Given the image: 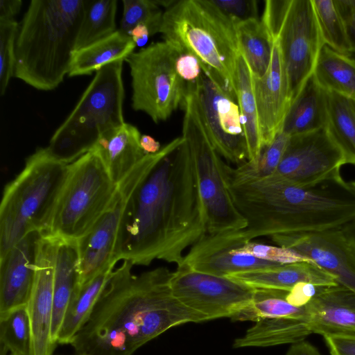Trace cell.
<instances>
[{
	"mask_svg": "<svg viewBox=\"0 0 355 355\" xmlns=\"http://www.w3.org/2000/svg\"><path fill=\"white\" fill-rule=\"evenodd\" d=\"M163 156L162 150L146 155L117 184L125 195L116 250L118 261L148 266L158 259L178 267L186 250L207 234L184 139Z\"/></svg>",
	"mask_w": 355,
	"mask_h": 355,
	"instance_id": "1",
	"label": "cell"
},
{
	"mask_svg": "<svg viewBox=\"0 0 355 355\" xmlns=\"http://www.w3.org/2000/svg\"><path fill=\"white\" fill-rule=\"evenodd\" d=\"M124 260L113 270L86 322L70 345L76 355H132L166 331L202 318L171 288L173 272L158 267L138 275Z\"/></svg>",
	"mask_w": 355,
	"mask_h": 355,
	"instance_id": "2",
	"label": "cell"
},
{
	"mask_svg": "<svg viewBox=\"0 0 355 355\" xmlns=\"http://www.w3.org/2000/svg\"><path fill=\"white\" fill-rule=\"evenodd\" d=\"M227 184L247 223L236 232L245 241L340 229L355 217V191L341 176L301 186L275 173L260 177L231 168Z\"/></svg>",
	"mask_w": 355,
	"mask_h": 355,
	"instance_id": "3",
	"label": "cell"
},
{
	"mask_svg": "<svg viewBox=\"0 0 355 355\" xmlns=\"http://www.w3.org/2000/svg\"><path fill=\"white\" fill-rule=\"evenodd\" d=\"M83 0H32L20 24L14 77L35 89H55L68 75Z\"/></svg>",
	"mask_w": 355,
	"mask_h": 355,
	"instance_id": "4",
	"label": "cell"
},
{
	"mask_svg": "<svg viewBox=\"0 0 355 355\" xmlns=\"http://www.w3.org/2000/svg\"><path fill=\"white\" fill-rule=\"evenodd\" d=\"M164 40L193 54L235 92L240 53L236 24L211 0H180L164 11Z\"/></svg>",
	"mask_w": 355,
	"mask_h": 355,
	"instance_id": "5",
	"label": "cell"
},
{
	"mask_svg": "<svg viewBox=\"0 0 355 355\" xmlns=\"http://www.w3.org/2000/svg\"><path fill=\"white\" fill-rule=\"evenodd\" d=\"M67 165L46 147L38 148L5 187L0 206V257L29 232H47Z\"/></svg>",
	"mask_w": 355,
	"mask_h": 355,
	"instance_id": "6",
	"label": "cell"
},
{
	"mask_svg": "<svg viewBox=\"0 0 355 355\" xmlns=\"http://www.w3.org/2000/svg\"><path fill=\"white\" fill-rule=\"evenodd\" d=\"M123 60L98 70L78 102L55 131L46 147L57 160L69 164L92 150L106 133L124 123Z\"/></svg>",
	"mask_w": 355,
	"mask_h": 355,
	"instance_id": "7",
	"label": "cell"
},
{
	"mask_svg": "<svg viewBox=\"0 0 355 355\" xmlns=\"http://www.w3.org/2000/svg\"><path fill=\"white\" fill-rule=\"evenodd\" d=\"M182 137L187 142L203 208L207 234L244 229L247 223L236 208L227 188L225 162L214 148L200 112L197 85L186 87Z\"/></svg>",
	"mask_w": 355,
	"mask_h": 355,
	"instance_id": "8",
	"label": "cell"
},
{
	"mask_svg": "<svg viewBox=\"0 0 355 355\" xmlns=\"http://www.w3.org/2000/svg\"><path fill=\"white\" fill-rule=\"evenodd\" d=\"M117 185L94 148L67 165L46 234L78 240L112 204Z\"/></svg>",
	"mask_w": 355,
	"mask_h": 355,
	"instance_id": "9",
	"label": "cell"
},
{
	"mask_svg": "<svg viewBox=\"0 0 355 355\" xmlns=\"http://www.w3.org/2000/svg\"><path fill=\"white\" fill-rule=\"evenodd\" d=\"M279 43L291 102L312 76L324 45L312 0H267L261 18Z\"/></svg>",
	"mask_w": 355,
	"mask_h": 355,
	"instance_id": "10",
	"label": "cell"
},
{
	"mask_svg": "<svg viewBox=\"0 0 355 355\" xmlns=\"http://www.w3.org/2000/svg\"><path fill=\"white\" fill-rule=\"evenodd\" d=\"M125 61L132 78V107L156 123L181 106L186 85L175 66V48L164 40L132 53Z\"/></svg>",
	"mask_w": 355,
	"mask_h": 355,
	"instance_id": "11",
	"label": "cell"
},
{
	"mask_svg": "<svg viewBox=\"0 0 355 355\" xmlns=\"http://www.w3.org/2000/svg\"><path fill=\"white\" fill-rule=\"evenodd\" d=\"M197 95L206 130L217 153L237 166L247 162V143L235 92L215 72L202 68Z\"/></svg>",
	"mask_w": 355,
	"mask_h": 355,
	"instance_id": "12",
	"label": "cell"
},
{
	"mask_svg": "<svg viewBox=\"0 0 355 355\" xmlns=\"http://www.w3.org/2000/svg\"><path fill=\"white\" fill-rule=\"evenodd\" d=\"M173 295L202 322L232 318L252 300L255 288L229 277L177 267L171 278Z\"/></svg>",
	"mask_w": 355,
	"mask_h": 355,
	"instance_id": "13",
	"label": "cell"
},
{
	"mask_svg": "<svg viewBox=\"0 0 355 355\" xmlns=\"http://www.w3.org/2000/svg\"><path fill=\"white\" fill-rule=\"evenodd\" d=\"M345 157L326 128L291 137L275 171L301 186H313L338 177Z\"/></svg>",
	"mask_w": 355,
	"mask_h": 355,
	"instance_id": "14",
	"label": "cell"
},
{
	"mask_svg": "<svg viewBox=\"0 0 355 355\" xmlns=\"http://www.w3.org/2000/svg\"><path fill=\"white\" fill-rule=\"evenodd\" d=\"M277 246L312 261L333 276L338 284L355 293V252L340 229L277 234Z\"/></svg>",
	"mask_w": 355,
	"mask_h": 355,
	"instance_id": "15",
	"label": "cell"
},
{
	"mask_svg": "<svg viewBox=\"0 0 355 355\" xmlns=\"http://www.w3.org/2000/svg\"><path fill=\"white\" fill-rule=\"evenodd\" d=\"M58 237L44 234L36 266L35 284L27 305L33 339V355H52L53 276Z\"/></svg>",
	"mask_w": 355,
	"mask_h": 355,
	"instance_id": "16",
	"label": "cell"
},
{
	"mask_svg": "<svg viewBox=\"0 0 355 355\" xmlns=\"http://www.w3.org/2000/svg\"><path fill=\"white\" fill-rule=\"evenodd\" d=\"M44 234L38 230L29 232L0 257V314L28 305Z\"/></svg>",
	"mask_w": 355,
	"mask_h": 355,
	"instance_id": "17",
	"label": "cell"
},
{
	"mask_svg": "<svg viewBox=\"0 0 355 355\" xmlns=\"http://www.w3.org/2000/svg\"><path fill=\"white\" fill-rule=\"evenodd\" d=\"M242 241L234 232L206 234L189 248L182 265L223 277L280 265L239 251Z\"/></svg>",
	"mask_w": 355,
	"mask_h": 355,
	"instance_id": "18",
	"label": "cell"
},
{
	"mask_svg": "<svg viewBox=\"0 0 355 355\" xmlns=\"http://www.w3.org/2000/svg\"><path fill=\"white\" fill-rule=\"evenodd\" d=\"M125 202V193L117 185L109 208L89 231L77 240L80 284L118 262L116 250Z\"/></svg>",
	"mask_w": 355,
	"mask_h": 355,
	"instance_id": "19",
	"label": "cell"
},
{
	"mask_svg": "<svg viewBox=\"0 0 355 355\" xmlns=\"http://www.w3.org/2000/svg\"><path fill=\"white\" fill-rule=\"evenodd\" d=\"M269 34V33H268ZM272 55L266 73L253 77V89L257 103L263 148L269 145L282 125L291 105L284 64L277 40L269 34Z\"/></svg>",
	"mask_w": 355,
	"mask_h": 355,
	"instance_id": "20",
	"label": "cell"
},
{
	"mask_svg": "<svg viewBox=\"0 0 355 355\" xmlns=\"http://www.w3.org/2000/svg\"><path fill=\"white\" fill-rule=\"evenodd\" d=\"M306 306L312 334L355 336V293L349 289L321 287Z\"/></svg>",
	"mask_w": 355,
	"mask_h": 355,
	"instance_id": "21",
	"label": "cell"
},
{
	"mask_svg": "<svg viewBox=\"0 0 355 355\" xmlns=\"http://www.w3.org/2000/svg\"><path fill=\"white\" fill-rule=\"evenodd\" d=\"M228 277L254 288L284 291H290L302 282L318 286L338 284L333 276L308 261L243 272Z\"/></svg>",
	"mask_w": 355,
	"mask_h": 355,
	"instance_id": "22",
	"label": "cell"
},
{
	"mask_svg": "<svg viewBox=\"0 0 355 355\" xmlns=\"http://www.w3.org/2000/svg\"><path fill=\"white\" fill-rule=\"evenodd\" d=\"M141 136L136 126L124 123L104 135L94 148L116 185L146 155L140 144Z\"/></svg>",
	"mask_w": 355,
	"mask_h": 355,
	"instance_id": "23",
	"label": "cell"
},
{
	"mask_svg": "<svg viewBox=\"0 0 355 355\" xmlns=\"http://www.w3.org/2000/svg\"><path fill=\"white\" fill-rule=\"evenodd\" d=\"M80 284L77 241L59 238L53 276L51 327V339L55 345L66 309Z\"/></svg>",
	"mask_w": 355,
	"mask_h": 355,
	"instance_id": "24",
	"label": "cell"
},
{
	"mask_svg": "<svg viewBox=\"0 0 355 355\" xmlns=\"http://www.w3.org/2000/svg\"><path fill=\"white\" fill-rule=\"evenodd\" d=\"M327 93L313 75L291 102L282 130L290 137L306 134L326 127Z\"/></svg>",
	"mask_w": 355,
	"mask_h": 355,
	"instance_id": "25",
	"label": "cell"
},
{
	"mask_svg": "<svg viewBox=\"0 0 355 355\" xmlns=\"http://www.w3.org/2000/svg\"><path fill=\"white\" fill-rule=\"evenodd\" d=\"M136 45L130 36L117 29L110 35L76 50L68 76L91 75L105 65L125 61L134 52Z\"/></svg>",
	"mask_w": 355,
	"mask_h": 355,
	"instance_id": "26",
	"label": "cell"
},
{
	"mask_svg": "<svg viewBox=\"0 0 355 355\" xmlns=\"http://www.w3.org/2000/svg\"><path fill=\"white\" fill-rule=\"evenodd\" d=\"M235 94L247 143L248 162L254 164L263 149V144L253 89V77L241 51L237 59Z\"/></svg>",
	"mask_w": 355,
	"mask_h": 355,
	"instance_id": "27",
	"label": "cell"
},
{
	"mask_svg": "<svg viewBox=\"0 0 355 355\" xmlns=\"http://www.w3.org/2000/svg\"><path fill=\"white\" fill-rule=\"evenodd\" d=\"M312 332L306 322L287 318H268L255 322L245 334L236 338L235 349L268 347L304 340Z\"/></svg>",
	"mask_w": 355,
	"mask_h": 355,
	"instance_id": "28",
	"label": "cell"
},
{
	"mask_svg": "<svg viewBox=\"0 0 355 355\" xmlns=\"http://www.w3.org/2000/svg\"><path fill=\"white\" fill-rule=\"evenodd\" d=\"M114 268L105 269L76 288L66 309L58 335V344L70 345L90 315Z\"/></svg>",
	"mask_w": 355,
	"mask_h": 355,
	"instance_id": "29",
	"label": "cell"
},
{
	"mask_svg": "<svg viewBox=\"0 0 355 355\" xmlns=\"http://www.w3.org/2000/svg\"><path fill=\"white\" fill-rule=\"evenodd\" d=\"M313 76L324 91L355 98V58L352 55L324 45Z\"/></svg>",
	"mask_w": 355,
	"mask_h": 355,
	"instance_id": "30",
	"label": "cell"
},
{
	"mask_svg": "<svg viewBox=\"0 0 355 355\" xmlns=\"http://www.w3.org/2000/svg\"><path fill=\"white\" fill-rule=\"evenodd\" d=\"M326 93L325 128L342 151L345 164L355 166V98Z\"/></svg>",
	"mask_w": 355,
	"mask_h": 355,
	"instance_id": "31",
	"label": "cell"
},
{
	"mask_svg": "<svg viewBox=\"0 0 355 355\" xmlns=\"http://www.w3.org/2000/svg\"><path fill=\"white\" fill-rule=\"evenodd\" d=\"M287 293L280 290L255 288L252 302L231 319L255 322L262 319L287 318L308 323L306 306L291 304L286 298Z\"/></svg>",
	"mask_w": 355,
	"mask_h": 355,
	"instance_id": "32",
	"label": "cell"
},
{
	"mask_svg": "<svg viewBox=\"0 0 355 355\" xmlns=\"http://www.w3.org/2000/svg\"><path fill=\"white\" fill-rule=\"evenodd\" d=\"M236 24L240 51L246 60L252 74L261 78L270 62L272 41L261 19H252Z\"/></svg>",
	"mask_w": 355,
	"mask_h": 355,
	"instance_id": "33",
	"label": "cell"
},
{
	"mask_svg": "<svg viewBox=\"0 0 355 355\" xmlns=\"http://www.w3.org/2000/svg\"><path fill=\"white\" fill-rule=\"evenodd\" d=\"M324 45L348 55L355 53L349 27L338 0H312Z\"/></svg>",
	"mask_w": 355,
	"mask_h": 355,
	"instance_id": "34",
	"label": "cell"
},
{
	"mask_svg": "<svg viewBox=\"0 0 355 355\" xmlns=\"http://www.w3.org/2000/svg\"><path fill=\"white\" fill-rule=\"evenodd\" d=\"M116 0H83V13L76 50L102 40L116 28Z\"/></svg>",
	"mask_w": 355,
	"mask_h": 355,
	"instance_id": "35",
	"label": "cell"
},
{
	"mask_svg": "<svg viewBox=\"0 0 355 355\" xmlns=\"http://www.w3.org/2000/svg\"><path fill=\"white\" fill-rule=\"evenodd\" d=\"M0 343L12 355H33V339L27 306L0 314Z\"/></svg>",
	"mask_w": 355,
	"mask_h": 355,
	"instance_id": "36",
	"label": "cell"
},
{
	"mask_svg": "<svg viewBox=\"0 0 355 355\" xmlns=\"http://www.w3.org/2000/svg\"><path fill=\"white\" fill-rule=\"evenodd\" d=\"M123 6L121 31L129 35L135 27L144 26L151 36L159 33L164 11L155 0H123Z\"/></svg>",
	"mask_w": 355,
	"mask_h": 355,
	"instance_id": "37",
	"label": "cell"
},
{
	"mask_svg": "<svg viewBox=\"0 0 355 355\" xmlns=\"http://www.w3.org/2000/svg\"><path fill=\"white\" fill-rule=\"evenodd\" d=\"M291 137L284 131H279L272 141L266 146L254 164L249 162L238 166L243 171L256 176L272 175L284 156Z\"/></svg>",
	"mask_w": 355,
	"mask_h": 355,
	"instance_id": "38",
	"label": "cell"
},
{
	"mask_svg": "<svg viewBox=\"0 0 355 355\" xmlns=\"http://www.w3.org/2000/svg\"><path fill=\"white\" fill-rule=\"evenodd\" d=\"M19 24L15 20L0 21V94H5L14 77L15 46Z\"/></svg>",
	"mask_w": 355,
	"mask_h": 355,
	"instance_id": "39",
	"label": "cell"
},
{
	"mask_svg": "<svg viewBox=\"0 0 355 355\" xmlns=\"http://www.w3.org/2000/svg\"><path fill=\"white\" fill-rule=\"evenodd\" d=\"M239 250L258 259L280 265L300 261H311L293 251L275 245L260 243L252 241L243 240Z\"/></svg>",
	"mask_w": 355,
	"mask_h": 355,
	"instance_id": "40",
	"label": "cell"
},
{
	"mask_svg": "<svg viewBox=\"0 0 355 355\" xmlns=\"http://www.w3.org/2000/svg\"><path fill=\"white\" fill-rule=\"evenodd\" d=\"M234 22L258 19V1L256 0H211Z\"/></svg>",
	"mask_w": 355,
	"mask_h": 355,
	"instance_id": "41",
	"label": "cell"
},
{
	"mask_svg": "<svg viewBox=\"0 0 355 355\" xmlns=\"http://www.w3.org/2000/svg\"><path fill=\"white\" fill-rule=\"evenodd\" d=\"M175 48V66L180 77L186 86L197 84L202 73L201 62L191 53L176 46Z\"/></svg>",
	"mask_w": 355,
	"mask_h": 355,
	"instance_id": "42",
	"label": "cell"
},
{
	"mask_svg": "<svg viewBox=\"0 0 355 355\" xmlns=\"http://www.w3.org/2000/svg\"><path fill=\"white\" fill-rule=\"evenodd\" d=\"M321 287L323 286L302 282L288 291L286 298L293 306H305L316 295Z\"/></svg>",
	"mask_w": 355,
	"mask_h": 355,
	"instance_id": "43",
	"label": "cell"
},
{
	"mask_svg": "<svg viewBox=\"0 0 355 355\" xmlns=\"http://www.w3.org/2000/svg\"><path fill=\"white\" fill-rule=\"evenodd\" d=\"M322 337L330 355H355V336L324 335Z\"/></svg>",
	"mask_w": 355,
	"mask_h": 355,
	"instance_id": "44",
	"label": "cell"
},
{
	"mask_svg": "<svg viewBox=\"0 0 355 355\" xmlns=\"http://www.w3.org/2000/svg\"><path fill=\"white\" fill-rule=\"evenodd\" d=\"M355 49V0H338Z\"/></svg>",
	"mask_w": 355,
	"mask_h": 355,
	"instance_id": "45",
	"label": "cell"
},
{
	"mask_svg": "<svg viewBox=\"0 0 355 355\" xmlns=\"http://www.w3.org/2000/svg\"><path fill=\"white\" fill-rule=\"evenodd\" d=\"M21 5V0H1L0 21L15 20L14 17L20 11Z\"/></svg>",
	"mask_w": 355,
	"mask_h": 355,
	"instance_id": "46",
	"label": "cell"
},
{
	"mask_svg": "<svg viewBox=\"0 0 355 355\" xmlns=\"http://www.w3.org/2000/svg\"><path fill=\"white\" fill-rule=\"evenodd\" d=\"M285 355H322L310 343L304 340L292 344Z\"/></svg>",
	"mask_w": 355,
	"mask_h": 355,
	"instance_id": "47",
	"label": "cell"
},
{
	"mask_svg": "<svg viewBox=\"0 0 355 355\" xmlns=\"http://www.w3.org/2000/svg\"><path fill=\"white\" fill-rule=\"evenodd\" d=\"M349 182L355 191V181ZM340 230L355 252V217L342 226Z\"/></svg>",
	"mask_w": 355,
	"mask_h": 355,
	"instance_id": "48",
	"label": "cell"
},
{
	"mask_svg": "<svg viewBox=\"0 0 355 355\" xmlns=\"http://www.w3.org/2000/svg\"><path fill=\"white\" fill-rule=\"evenodd\" d=\"M140 144L146 155L156 153L162 148L159 142L147 135H141Z\"/></svg>",
	"mask_w": 355,
	"mask_h": 355,
	"instance_id": "49",
	"label": "cell"
}]
</instances>
